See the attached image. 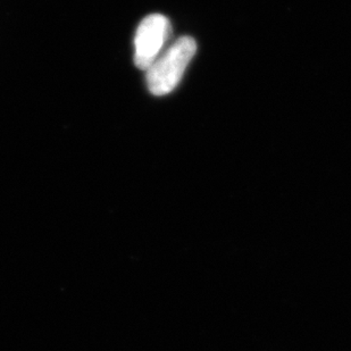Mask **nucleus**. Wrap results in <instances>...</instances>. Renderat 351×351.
I'll return each instance as SVG.
<instances>
[{"instance_id": "f03ea898", "label": "nucleus", "mask_w": 351, "mask_h": 351, "mask_svg": "<svg viewBox=\"0 0 351 351\" xmlns=\"http://www.w3.org/2000/svg\"><path fill=\"white\" fill-rule=\"evenodd\" d=\"M171 34V23L164 15L153 14L141 21L134 38V63L139 70L147 71L155 63Z\"/></svg>"}, {"instance_id": "f257e3e1", "label": "nucleus", "mask_w": 351, "mask_h": 351, "mask_svg": "<svg viewBox=\"0 0 351 351\" xmlns=\"http://www.w3.org/2000/svg\"><path fill=\"white\" fill-rule=\"evenodd\" d=\"M197 43L193 38H180L147 70V84L154 96L169 95L176 89L195 56Z\"/></svg>"}]
</instances>
